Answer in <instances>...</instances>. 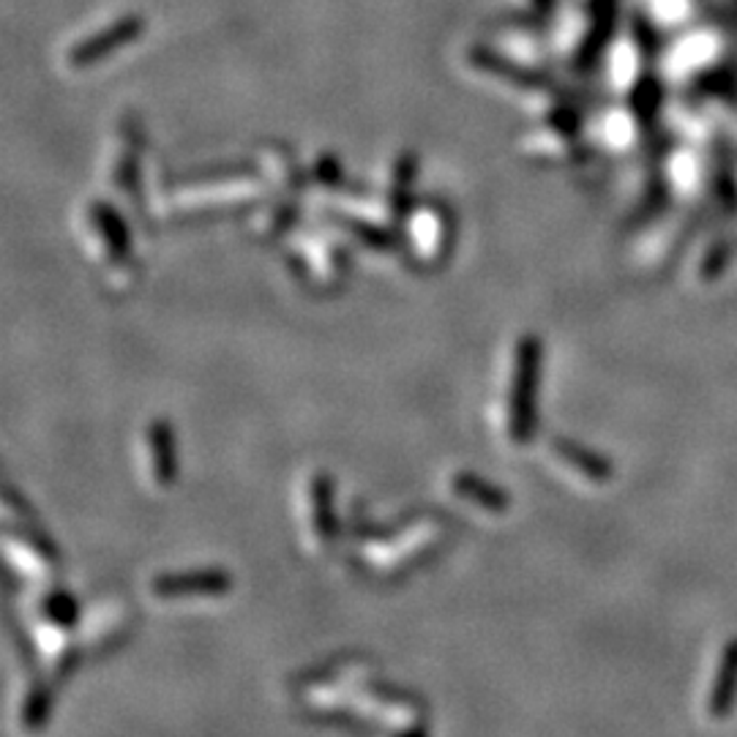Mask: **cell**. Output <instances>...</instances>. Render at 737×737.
Returning a JSON list of instances; mask_svg holds the SVG:
<instances>
[{"label":"cell","mask_w":737,"mask_h":737,"mask_svg":"<svg viewBox=\"0 0 737 737\" xmlns=\"http://www.w3.org/2000/svg\"><path fill=\"white\" fill-rule=\"evenodd\" d=\"M227 587V576L218 571L208 574H189V576H170L157 585L159 596H184V592H222Z\"/></svg>","instance_id":"cell-1"}]
</instances>
